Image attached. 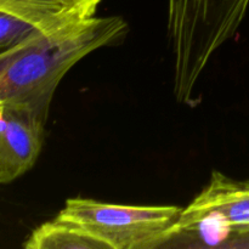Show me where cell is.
<instances>
[{
  "label": "cell",
  "mask_w": 249,
  "mask_h": 249,
  "mask_svg": "<svg viewBox=\"0 0 249 249\" xmlns=\"http://www.w3.org/2000/svg\"><path fill=\"white\" fill-rule=\"evenodd\" d=\"M41 29L28 21L0 10V53L40 33Z\"/></svg>",
  "instance_id": "ba28073f"
},
{
  "label": "cell",
  "mask_w": 249,
  "mask_h": 249,
  "mask_svg": "<svg viewBox=\"0 0 249 249\" xmlns=\"http://www.w3.org/2000/svg\"><path fill=\"white\" fill-rule=\"evenodd\" d=\"M181 208L123 206L84 197L68 198L57 218L79 226L107 249H151L177 235Z\"/></svg>",
  "instance_id": "3957f363"
},
{
  "label": "cell",
  "mask_w": 249,
  "mask_h": 249,
  "mask_svg": "<svg viewBox=\"0 0 249 249\" xmlns=\"http://www.w3.org/2000/svg\"><path fill=\"white\" fill-rule=\"evenodd\" d=\"M26 249H107L79 226L56 216L36 229L23 243Z\"/></svg>",
  "instance_id": "52a82bcc"
},
{
  "label": "cell",
  "mask_w": 249,
  "mask_h": 249,
  "mask_svg": "<svg viewBox=\"0 0 249 249\" xmlns=\"http://www.w3.org/2000/svg\"><path fill=\"white\" fill-rule=\"evenodd\" d=\"M122 17H87L0 53V101L48 118L58 84L80 60L125 36Z\"/></svg>",
  "instance_id": "6da1fadb"
},
{
  "label": "cell",
  "mask_w": 249,
  "mask_h": 249,
  "mask_svg": "<svg viewBox=\"0 0 249 249\" xmlns=\"http://www.w3.org/2000/svg\"><path fill=\"white\" fill-rule=\"evenodd\" d=\"M198 232L211 246L249 248V181L214 170L207 186L181 211L177 235Z\"/></svg>",
  "instance_id": "277c9868"
},
{
  "label": "cell",
  "mask_w": 249,
  "mask_h": 249,
  "mask_svg": "<svg viewBox=\"0 0 249 249\" xmlns=\"http://www.w3.org/2000/svg\"><path fill=\"white\" fill-rule=\"evenodd\" d=\"M80 17L95 16L97 6L101 0H66Z\"/></svg>",
  "instance_id": "9c48e42d"
},
{
  "label": "cell",
  "mask_w": 249,
  "mask_h": 249,
  "mask_svg": "<svg viewBox=\"0 0 249 249\" xmlns=\"http://www.w3.org/2000/svg\"><path fill=\"white\" fill-rule=\"evenodd\" d=\"M0 10L26 19L44 32L83 18L66 0H0Z\"/></svg>",
  "instance_id": "8992f818"
},
{
  "label": "cell",
  "mask_w": 249,
  "mask_h": 249,
  "mask_svg": "<svg viewBox=\"0 0 249 249\" xmlns=\"http://www.w3.org/2000/svg\"><path fill=\"white\" fill-rule=\"evenodd\" d=\"M45 117L0 101V184L28 172L40 155Z\"/></svg>",
  "instance_id": "5b68a950"
},
{
  "label": "cell",
  "mask_w": 249,
  "mask_h": 249,
  "mask_svg": "<svg viewBox=\"0 0 249 249\" xmlns=\"http://www.w3.org/2000/svg\"><path fill=\"white\" fill-rule=\"evenodd\" d=\"M248 7L249 0H169L173 89L180 104H196L199 78L218 49L237 33Z\"/></svg>",
  "instance_id": "7a4b0ae2"
}]
</instances>
